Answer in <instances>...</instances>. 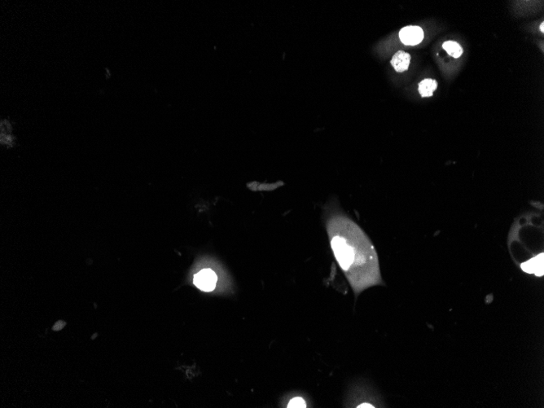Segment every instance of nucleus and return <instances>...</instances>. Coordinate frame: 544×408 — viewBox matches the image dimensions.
Returning <instances> with one entry per match:
<instances>
[{
    "label": "nucleus",
    "instance_id": "1",
    "mask_svg": "<svg viewBox=\"0 0 544 408\" xmlns=\"http://www.w3.org/2000/svg\"><path fill=\"white\" fill-rule=\"evenodd\" d=\"M326 229L335 259L355 295L383 285L377 253L361 227L338 211L327 219Z\"/></svg>",
    "mask_w": 544,
    "mask_h": 408
},
{
    "label": "nucleus",
    "instance_id": "2",
    "mask_svg": "<svg viewBox=\"0 0 544 408\" xmlns=\"http://www.w3.org/2000/svg\"><path fill=\"white\" fill-rule=\"evenodd\" d=\"M217 280V276L212 270L204 269L195 275L193 282L199 289L205 292H210L214 289Z\"/></svg>",
    "mask_w": 544,
    "mask_h": 408
},
{
    "label": "nucleus",
    "instance_id": "3",
    "mask_svg": "<svg viewBox=\"0 0 544 408\" xmlns=\"http://www.w3.org/2000/svg\"><path fill=\"white\" fill-rule=\"evenodd\" d=\"M399 38L403 44L416 46L424 40V31L419 26H406L399 32Z\"/></svg>",
    "mask_w": 544,
    "mask_h": 408
},
{
    "label": "nucleus",
    "instance_id": "4",
    "mask_svg": "<svg viewBox=\"0 0 544 408\" xmlns=\"http://www.w3.org/2000/svg\"><path fill=\"white\" fill-rule=\"evenodd\" d=\"M521 269L529 274H535L537 276H544V253L532 257L521 265Z\"/></svg>",
    "mask_w": 544,
    "mask_h": 408
},
{
    "label": "nucleus",
    "instance_id": "5",
    "mask_svg": "<svg viewBox=\"0 0 544 408\" xmlns=\"http://www.w3.org/2000/svg\"><path fill=\"white\" fill-rule=\"evenodd\" d=\"M411 63V55L405 51H398L394 54L391 60V65L395 71L403 73L407 71Z\"/></svg>",
    "mask_w": 544,
    "mask_h": 408
},
{
    "label": "nucleus",
    "instance_id": "6",
    "mask_svg": "<svg viewBox=\"0 0 544 408\" xmlns=\"http://www.w3.org/2000/svg\"><path fill=\"white\" fill-rule=\"evenodd\" d=\"M438 82L433 79H427L420 82L419 84V92L421 97H430L433 96V92L438 88Z\"/></svg>",
    "mask_w": 544,
    "mask_h": 408
},
{
    "label": "nucleus",
    "instance_id": "7",
    "mask_svg": "<svg viewBox=\"0 0 544 408\" xmlns=\"http://www.w3.org/2000/svg\"><path fill=\"white\" fill-rule=\"evenodd\" d=\"M442 47L444 49L445 51H447L448 55L454 57V58H459L460 57L461 55L463 54V50L462 48V46L459 44L458 42H454V41H447L442 44Z\"/></svg>",
    "mask_w": 544,
    "mask_h": 408
},
{
    "label": "nucleus",
    "instance_id": "8",
    "mask_svg": "<svg viewBox=\"0 0 544 408\" xmlns=\"http://www.w3.org/2000/svg\"><path fill=\"white\" fill-rule=\"evenodd\" d=\"M288 408H306V402L301 398H294L290 402Z\"/></svg>",
    "mask_w": 544,
    "mask_h": 408
},
{
    "label": "nucleus",
    "instance_id": "9",
    "mask_svg": "<svg viewBox=\"0 0 544 408\" xmlns=\"http://www.w3.org/2000/svg\"><path fill=\"white\" fill-rule=\"evenodd\" d=\"M357 408H374V407H373V405H371V404H361V405H359V407H357Z\"/></svg>",
    "mask_w": 544,
    "mask_h": 408
},
{
    "label": "nucleus",
    "instance_id": "10",
    "mask_svg": "<svg viewBox=\"0 0 544 408\" xmlns=\"http://www.w3.org/2000/svg\"><path fill=\"white\" fill-rule=\"evenodd\" d=\"M544 22H543V23H541V26H540V31H541V32H542V33L544 32Z\"/></svg>",
    "mask_w": 544,
    "mask_h": 408
}]
</instances>
